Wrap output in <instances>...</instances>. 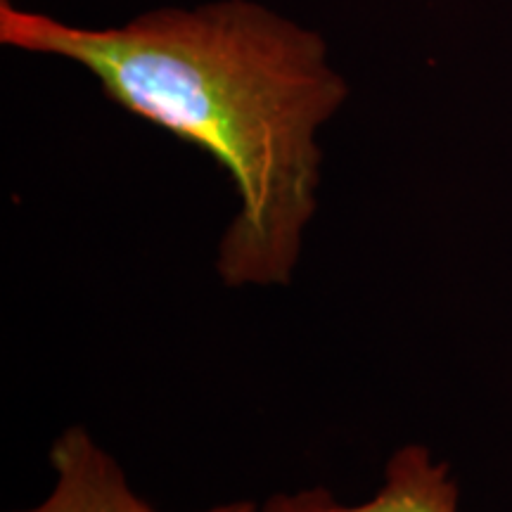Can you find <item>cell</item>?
I'll list each match as a JSON object with an SVG mask.
<instances>
[{
	"label": "cell",
	"mask_w": 512,
	"mask_h": 512,
	"mask_svg": "<svg viewBox=\"0 0 512 512\" xmlns=\"http://www.w3.org/2000/svg\"><path fill=\"white\" fill-rule=\"evenodd\" d=\"M0 43L79 62L121 110L200 147L238 211L216 247L228 290L287 287L316 219L318 131L347 100L323 41L245 0L81 29L0 3Z\"/></svg>",
	"instance_id": "1"
},
{
	"label": "cell",
	"mask_w": 512,
	"mask_h": 512,
	"mask_svg": "<svg viewBox=\"0 0 512 512\" xmlns=\"http://www.w3.org/2000/svg\"><path fill=\"white\" fill-rule=\"evenodd\" d=\"M53 489L41 503L12 512H162L136 494L124 467L83 425H69L48 453ZM202 512H261L254 501H230Z\"/></svg>",
	"instance_id": "2"
},
{
	"label": "cell",
	"mask_w": 512,
	"mask_h": 512,
	"mask_svg": "<svg viewBox=\"0 0 512 512\" xmlns=\"http://www.w3.org/2000/svg\"><path fill=\"white\" fill-rule=\"evenodd\" d=\"M261 512H460L451 463L425 444H403L384 465L380 489L363 503H342L325 486L275 494Z\"/></svg>",
	"instance_id": "3"
}]
</instances>
